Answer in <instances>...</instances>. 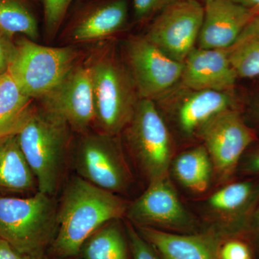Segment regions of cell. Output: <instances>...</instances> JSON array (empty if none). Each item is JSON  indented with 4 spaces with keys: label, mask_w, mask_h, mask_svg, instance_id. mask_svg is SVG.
<instances>
[{
    "label": "cell",
    "mask_w": 259,
    "mask_h": 259,
    "mask_svg": "<svg viewBox=\"0 0 259 259\" xmlns=\"http://www.w3.org/2000/svg\"><path fill=\"white\" fill-rule=\"evenodd\" d=\"M128 205L115 193L74 177L65 189L57 212V231L49 247L55 258L79 255L81 246L104 225L126 214Z\"/></svg>",
    "instance_id": "6da1fadb"
},
{
    "label": "cell",
    "mask_w": 259,
    "mask_h": 259,
    "mask_svg": "<svg viewBox=\"0 0 259 259\" xmlns=\"http://www.w3.org/2000/svg\"><path fill=\"white\" fill-rule=\"evenodd\" d=\"M93 81L95 123L99 132L117 136L125 130L140 100L124 61L115 48L97 49L88 58Z\"/></svg>",
    "instance_id": "7a4b0ae2"
},
{
    "label": "cell",
    "mask_w": 259,
    "mask_h": 259,
    "mask_svg": "<svg viewBox=\"0 0 259 259\" xmlns=\"http://www.w3.org/2000/svg\"><path fill=\"white\" fill-rule=\"evenodd\" d=\"M70 129L59 116L41 105H33L15 133L39 192L52 196L57 190L69 147Z\"/></svg>",
    "instance_id": "3957f363"
},
{
    "label": "cell",
    "mask_w": 259,
    "mask_h": 259,
    "mask_svg": "<svg viewBox=\"0 0 259 259\" xmlns=\"http://www.w3.org/2000/svg\"><path fill=\"white\" fill-rule=\"evenodd\" d=\"M58 208L51 195L0 196V238L32 259H41L57 231Z\"/></svg>",
    "instance_id": "277c9868"
},
{
    "label": "cell",
    "mask_w": 259,
    "mask_h": 259,
    "mask_svg": "<svg viewBox=\"0 0 259 259\" xmlns=\"http://www.w3.org/2000/svg\"><path fill=\"white\" fill-rule=\"evenodd\" d=\"M15 45L8 72L32 100L47 95L82 59L81 51L73 46L46 47L25 36Z\"/></svg>",
    "instance_id": "5b68a950"
},
{
    "label": "cell",
    "mask_w": 259,
    "mask_h": 259,
    "mask_svg": "<svg viewBox=\"0 0 259 259\" xmlns=\"http://www.w3.org/2000/svg\"><path fill=\"white\" fill-rule=\"evenodd\" d=\"M123 131L131 154L148 184L168 177L173 139L154 101L140 99Z\"/></svg>",
    "instance_id": "8992f818"
},
{
    "label": "cell",
    "mask_w": 259,
    "mask_h": 259,
    "mask_svg": "<svg viewBox=\"0 0 259 259\" xmlns=\"http://www.w3.org/2000/svg\"><path fill=\"white\" fill-rule=\"evenodd\" d=\"M126 215L135 226L178 234H192L203 226L177 194L169 177L148 184L144 193L127 207Z\"/></svg>",
    "instance_id": "52a82bcc"
},
{
    "label": "cell",
    "mask_w": 259,
    "mask_h": 259,
    "mask_svg": "<svg viewBox=\"0 0 259 259\" xmlns=\"http://www.w3.org/2000/svg\"><path fill=\"white\" fill-rule=\"evenodd\" d=\"M74 163L79 177L112 193L124 192L132 182L116 136L100 132L85 134L76 147Z\"/></svg>",
    "instance_id": "ba28073f"
},
{
    "label": "cell",
    "mask_w": 259,
    "mask_h": 259,
    "mask_svg": "<svg viewBox=\"0 0 259 259\" xmlns=\"http://www.w3.org/2000/svg\"><path fill=\"white\" fill-rule=\"evenodd\" d=\"M198 136L209 153L214 175L222 182H228L236 175L242 158L257 139L253 129L233 108L211 119Z\"/></svg>",
    "instance_id": "9c48e42d"
},
{
    "label": "cell",
    "mask_w": 259,
    "mask_h": 259,
    "mask_svg": "<svg viewBox=\"0 0 259 259\" xmlns=\"http://www.w3.org/2000/svg\"><path fill=\"white\" fill-rule=\"evenodd\" d=\"M204 13V5L197 0H175L156 15L144 37L183 64L195 48Z\"/></svg>",
    "instance_id": "30bf717a"
},
{
    "label": "cell",
    "mask_w": 259,
    "mask_h": 259,
    "mask_svg": "<svg viewBox=\"0 0 259 259\" xmlns=\"http://www.w3.org/2000/svg\"><path fill=\"white\" fill-rule=\"evenodd\" d=\"M123 56L140 99L154 101L181 79L183 64L162 52L144 36L127 37Z\"/></svg>",
    "instance_id": "8fae6325"
},
{
    "label": "cell",
    "mask_w": 259,
    "mask_h": 259,
    "mask_svg": "<svg viewBox=\"0 0 259 259\" xmlns=\"http://www.w3.org/2000/svg\"><path fill=\"white\" fill-rule=\"evenodd\" d=\"M259 201V180L230 182L204 201L207 221L203 228L218 233L225 241H243L245 230Z\"/></svg>",
    "instance_id": "7c38bea8"
},
{
    "label": "cell",
    "mask_w": 259,
    "mask_h": 259,
    "mask_svg": "<svg viewBox=\"0 0 259 259\" xmlns=\"http://www.w3.org/2000/svg\"><path fill=\"white\" fill-rule=\"evenodd\" d=\"M39 100L40 105L61 117L70 128L85 134L95 120L88 59H81L57 86Z\"/></svg>",
    "instance_id": "4fadbf2b"
},
{
    "label": "cell",
    "mask_w": 259,
    "mask_h": 259,
    "mask_svg": "<svg viewBox=\"0 0 259 259\" xmlns=\"http://www.w3.org/2000/svg\"><path fill=\"white\" fill-rule=\"evenodd\" d=\"M128 0H94L83 5L66 28L71 44L110 38L125 28L128 18Z\"/></svg>",
    "instance_id": "5bb4252c"
},
{
    "label": "cell",
    "mask_w": 259,
    "mask_h": 259,
    "mask_svg": "<svg viewBox=\"0 0 259 259\" xmlns=\"http://www.w3.org/2000/svg\"><path fill=\"white\" fill-rule=\"evenodd\" d=\"M199 49H228L258 13L233 0H212L204 5Z\"/></svg>",
    "instance_id": "9a60e30c"
},
{
    "label": "cell",
    "mask_w": 259,
    "mask_h": 259,
    "mask_svg": "<svg viewBox=\"0 0 259 259\" xmlns=\"http://www.w3.org/2000/svg\"><path fill=\"white\" fill-rule=\"evenodd\" d=\"M237 78L226 49L194 48L183 62L180 80L185 88L194 91L228 93L234 88Z\"/></svg>",
    "instance_id": "2e32d148"
},
{
    "label": "cell",
    "mask_w": 259,
    "mask_h": 259,
    "mask_svg": "<svg viewBox=\"0 0 259 259\" xmlns=\"http://www.w3.org/2000/svg\"><path fill=\"white\" fill-rule=\"evenodd\" d=\"M135 227L161 259H220V250L226 242L208 228L192 234H178Z\"/></svg>",
    "instance_id": "e0dca14e"
},
{
    "label": "cell",
    "mask_w": 259,
    "mask_h": 259,
    "mask_svg": "<svg viewBox=\"0 0 259 259\" xmlns=\"http://www.w3.org/2000/svg\"><path fill=\"white\" fill-rule=\"evenodd\" d=\"M192 92L177 107L175 121L180 134L190 138L198 134L211 119L228 109L233 108L228 93L214 90Z\"/></svg>",
    "instance_id": "ac0fdd59"
},
{
    "label": "cell",
    "mask_w": 259,
    "mask_h": 259,
    "mask_svg": "<svg viewBox=\"0 0 259 259\" xmlns=\"http://www.w3.org/2000/svg\"><path fill=\"white\" fill-rule=\"evenodd\" d=\"M36 179L24 156L16 134L0 139V191L23 193L33 190Z\"/></svg>",
    "instance_id": "d6986e66"
},
{
    "label": "cell",
    "mask_w": 259,
    "mask_h": 259,
    "mask_svg": "<svg viewBox=\"0 0 259 259\" xmlns=\"http://www.w3.org/2000/svg\"><path fill=\"white\" fill-rule=\"evenodd\" d=\"M170 171L181 185L194 193L205 192L214 175L212 161L203 145L173 158Z\"/></svg>",
    "instance_id": "ffe728a7"
},
{
    "label": "cell",
    "mask_w": 259,
    "mask_h": 259,
    "mask_svg": "<svg viewBox=\"0 0 259 259\" xmlns=\"http://www.w3.org/2000/svg\"><path fill=\"white\" fill-rule=\"evenodd\" d=\"M8 71L0 75V139L15 134L33 105Z\"/></svg>",
    "instance_id": "44dd1931"
},
{
    "label": "cell",
    "mask_w": 259,
    "mask_h": 259,
    "mask_svg": "<svg viewBox=\"0 0 259 259\" xmlns=\"http://www.w3.org/2000/svg\"><path fill=\"white\" fill-rule=\"evenodd\" d=\"M126 236L117 221H111L83 243L79 254L83 259H129L131 248Z\"/></svg>",
    "instance_id": "7402d4cb"
},
{
    "label": "cell",
    "mask_w": 259,
    "mask_h": 259,
    "mask_svg": "<svg viewBox=\"0 0 259 259\" xmlns=\"http://www.w3.org/2000/svg\"><path fill=\"white\" fill-rule=\"evenodd\" d=\"M226 50L238 77L259 76V13Z\"/></svg>",
    "instance_id": "603a6c76"
},
{
    "label": "cell",
    "mask_w": 259,
    "mask_h": 259,
    "mask_svg": "<svg viewBox=\"0 0 259 259\" xmlns=\"http://www.w3.org/2000/svg\"><path fill=\"white\" fill-rule=\"evenodd\" d=\"M0 32L10 37L20 34L37 40L38 24L30 0H0Z\"/></svg>",
    "instance_id": "cb8c5ba5"
},
{
    "label": "cell",
    "mask_w": 259,
    "mask_h": 259,
    "mask_svg": "<svg viewBox=\"0 0 259 259\" xmlns=\"http://www.w3.org/2000/svg\"><path fill=\"white\" fill-rule=\"evenodd\" d=\"M73 0H41L44 28L49 40H52L60 30Z\"/></svg>",
    "instance_id": "d4e9b609"
},
{
    "label": "cell",
    "mask_w": 259,
    "mask_h": 259,
    "mask_svg": "<svg viewBox=\"0 0 259 259\" xmlns=\"http://www.w3.org/2000/svg\"><path fill=\"white\" fill-rule=\"evenodd\" d=\"M126 233L132 259H161L157 252L141 236L132 223H127Z\"/></svg>",
    "instance_id": "484cf974"
},
{
    "label": "cell",
    "mask_w": 259,
    "mask_h": 259,
    "mask_svg": "<svg viewBox=\"0 0 259 259\" xmlns=\"http://www.w3.org/2000/svg\"><path fill=\"white\" fill-rule=\"evenodd\" d=\"M174 1L175 0H133L134 18L139 23H144Z\"/></svg>",
    "instance_id": "4316f807"
},
{
    "label": "cell",
    "mask_w": 259,
    "mask_h": 259,
    "mask_svg": "<svg viewBox=\"0 0 259 259\" xmlns=\"http://www.w3.org/2000/svg\"><path fill=\"white\" fill-rule=\"evenodd\" d=\"M254 256L248 243L240 239L224 242L220 250V259H254Z\"/></svg>",
    "instance_id": "83f0119b"
},
{
    "label": "cell",
    "mask_w": 259,
    "mask_h": 259,
    "mask_svg": "<svg viewBox=\"0 0 259 259\" xmlns=\"http://www.w3.org/2000/svg\"><path fill=\"white\" fill-rule=\"evenodd\" d=\"M243 241L248 243L254 255L259 253V201L250 216Z\"/></svg>",
    "instance_id": "f1b7e54d"
},
{
    "label": "cell",
    "mask_w": 259,
    "mask_h": 259,
    "mask_svg": "<svg viewBox=\"0 0 259 259\" xmlns=\"http://www.w3.org/2000/svg\"><path fill=\"white\" fill-rule=\"evenodd\" d=\"M238 172L244 176L259 178V146L249 152H245L238 166Z\"/></svg>",
    "instance_id": "f546056e"
},
{
    "label": "cell",
    "mask_w": 259,
    "mask_h": 259,
    "mask_svg": "<svg viewBox=\"0 0 259 259\" xmlns=\"http://www.w3.org/2000/svg\"><path fill=\"white\" fill-rule=\"evenodd\" d=\"M11 38L0 32V75L8 71L14 57L16 45Z\"/></svg>",
    "instance_id": "4dcf8cb0"
},
{
    "label": "cell",
    "mask_w": 259,
    "mask_h": 259,
    "mask_svg": "<svg viewBox=\"0 0 259 259\" xmlns=\"http://www.w3.org/2000/svg\"><path fill=\"white\" fill-rule=\"evenodd\" d=\"M0 259H32L20 253L8 242L0 238Z\"/></svg>",
    "instance_id": "1f68e13d"
},
{
    "label": "cell",
    "mask_w": 259,
    "mask_h": 259,
    "mask_svg": "<svg viewBox=\"0 0 259 259\" xmlns=\"http://www.w3.org/2000/svg\"><path fill=\"white\" fill-rule=\"evenodd\" d=\"M237 4L259 13V0H233Z\"/></svg>",
    "instance_id": "d6a6232c"
},
{
    "label": "cell",
    "mask_w": 259,
    "mask_h": 259,
    "mask_svg": "<svg viewBox=\"0 0 259 259\" xmlns=\"http://www.w3.org/2000/svg\"><path fill=\"white\" fill-rule=\"evenodd\" d=\"M199 3H202V5H205L206 3H209V2L212 1V0H197Z\"/></svg>",
    "instance_id": "836d02e7"
},
{
    "label": "cell",
    "mask_w": 259,
    "mask_h": 259,
    "mask_svg": "<svg viewBox=\"0 0 259 259\" xmlns=\"http://www.w3.org/2000/svg\"><path fill=\"white\" fill-rule=\"evenodd\" d=\"M257 256H258V259H259V253H258V255H257Z\"/></svg>",
    "instance_id": "e575fe53"
},
{
    "label": "cell",
    "mask_w": 259,
    "mask_h": 259,
    "mask_svg": "<svg viewBox=\"0 0 259 259\" xmlns=\"http://www.w3.org/2000/svg\"></svg>",
    "instance_id": "d590c367"
}]
</instances>
